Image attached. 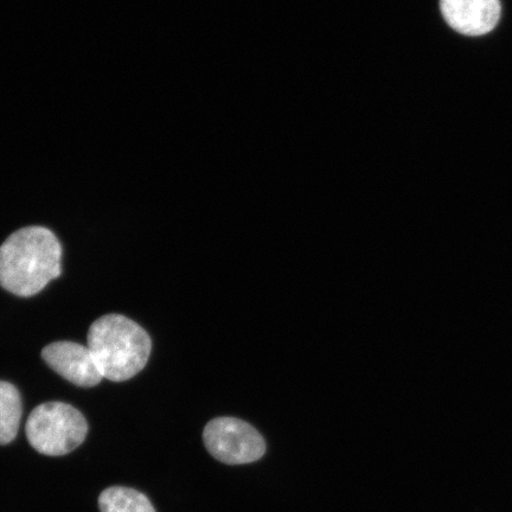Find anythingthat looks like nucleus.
Listing matches in <instances>:
<instances>
[{"mask_svg": "<svg viewBox=\"0 0 512 512\" xmlns=\"http://www.w3.org/2000/svg\"><path fill=\"white\" fill-rule=\"evenodd\" d=\"M62 246L44 227H25L0 246V286L22 298L40 293L61 275Z\"/></svg>", "mask_w": 512, "mask_h": 512, "instance_id": "f257e3e1", "label": "nucleus"}, {"mask_svg": "<svg viewBox=\"0 0 512 512\" xmlns=\"http://www.w3.org/2000/svg\"><path fill=\"white\" fill-rule=\"evenodd\" d=\"M87 347L92 351L104 379L124 382L142 371L149 361V334L132 319L106 315L89 328Z\"/></svg>", "mask_w": 512, "mask_h": 512, "instance_id": "f03ea898", "label": "nucleus"}, {"mask_svg": "<svg viewBox=\"0 0 512 512\" xmlns=\"http://www.w3.org/2000/svg\"><path fill=\"white\" fill-rule=\"evenodd\" d=\"M25 433L38 453L61 457L85 441L88 424L79 409L68 403L46 402L31 412Z\"/></svg>", "mask_w": 512, "mask_h": 512, "instance_id": "7ed1b4c3", "label": "nucleus"}, {"mask_svg": "<svg viewBox=\"0 0 512 512\" xmlns=\"http://www.w3.org/2000/svg\"><path fill=\"white\" fill-rule=\"evenodd\" d=\"M208 452L227 465H246L264 457V437L248 422L236 418H216L204 428Z\"/></svg>", "mask_w": 512, "mask_h": 512, "instance_id": "20e7f679", "label": "nucleus"}, {"mask_svg": "<svg viewBox=\"0 0 512 512\" xmlns=\"http://www.w3.org/2000/svg\"><path fill=\"white\" fill-rule=\"evenodd\" d=\"M42 358L64 380L82 388L98 386L104 380L92 351L75 342H55L42 350Z\"/></svg>", "mask_w": 512, "mask_h": 512, "instance_id": "39448f33", "label": "nucleus"}, {"mask_svg": "<svg viewBox=\"0 0 512 512\" xmlns=\"http://www.w3.org/2000/svg\"><path fill=\"white\" fill-rule=\"evenodd\" d=\"M448 25L466 36H482L495 29L501 18L499 0H440Z\"/></svg>", "mask_w": 512, "mask_h": 512, "instance_id": "423d86ee", "label": "nucleus"}, {"mask_svg": "<svg viewBox=\"0 0 512 512\" xmlns=\"http://www.w3.org/2000/svg\"><path fill=\"white\" fill-rule=\"evenodd\" d=\"M22 414L18 389L14 384L0 381V445H8L16 439Z\"/></svg>", "mask_w": 512, "mask_h": 512, "instance_id": "0eeeda50", "label": "nucleus"}, {"mask_svg": "<svg viewBox=\"0 0 512 512\" xmlns=\"http://www.w3.org/2000/svg\"><path fill=\"white\" fill-rule=\"evenodd\" d=\"M101 512H156L142 492L124 486H112L99 497Z\"/></svg>", "mask_w": 512, "mask_h": 512, "instance_id": "6e6552de", "label": "nucleus"}]
</instances>
